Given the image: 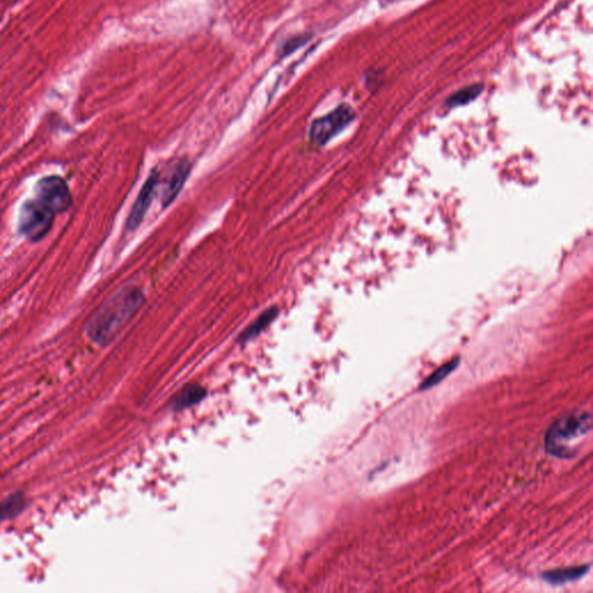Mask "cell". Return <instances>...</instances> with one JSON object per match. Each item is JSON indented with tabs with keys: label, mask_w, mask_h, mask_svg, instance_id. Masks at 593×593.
<instances>
[{
	"label": "cell",
	"mask_w": 593,
	"mask_h": 593,
	"mask_svg": "<svg viewBox=\"0 0 593 593\" xmlns=\"http://www.w3.org/2000/svg\"><path fill=\"white\" fill-rule=\"evenodd\" d=\"M144 296L137 287L128 285L103 304L87 327L88 338L99 346H107L119 334L143 306Z\"/></svg>",
	"instance_id": "cell-1"
},
{
	"label": "cell",
	"mask_w": 593,
	"mask_h": 593,
	"mask_svg": "<svg viewBox=\"0 0 593 593\" xmlns=\"http://www.w3.org/2000/svg\"><path fill=\"white\" fill-rule=\"evenodd\" d=\"M592 427L590 412L576 410L563 416L547 431L545 445L547 452L557 458H570L574 456L572 447L574 442L589 434Z\"/></svg>",
	"instance_id": "cell-2"
},
{
	"label": "cell",
	"mask_w": 593,
	"mask_h": 593,
	"mask_svg": "<svg viewBox=\"0 0 593 593\" xmlns=\"http://www.w3.org/2000/svg\"><path fill=\"white\" fill-rule=\"evenodd\" d=\"M56 215L36 198L22 203L19 213V232L31 242H38L49 235Z\"/></svg>",
	"instance_id": "cell-3"
},
{
	"label": "cell",
	"mask_w": 593,
	"mask_h": 593,
	"mask_svg": "<svg viewBox=\"0 0 593 593\" xmlns=\"http://www.w3.org/2000/svg\"><path fill=\"white\" fill-rule=\"evenodd\" d=\"M35 198L56 215L65 213L72 206L69 186L58 175H48L40 178L35 186Z\"/></svg>",
	"instance_id": "cell-4"
},
{
	"label": "cell",
	"mask_w": 593,
	"mask_h": 593,
	"mask_svg": "<svg viewBox=\"0 0 593 593\" xmlns=\"http://www.w3.org/2000/svg\"><path fill=\"white\" fill-rule=\"evenodd\" d=\"M355 116V110L349 105H341L331 113L312 123L309 130V141L316 146H324L353 122Z\"/></svg>",
	"instance_id": "cell-5"
},
{
	"label": "cell",
	"mask_w": 593,
	"mask_h": 593,
	"mask_svg": "<svg viewBox=\"0 0 593 593\" xmlns=\"http://www.w3.org/2000/svg\"><path fill=\"white\" fill-rule=\"evenodd\" d=\"M159 180L160 173L154 169L141 187L137 200L134 202L132 211L129 213L127 225H125L128 231H134L141 225L144 217L146 215L147 210L152 203L154 193H156V187L159 184Z\"/></svg>",
	"instance_id": "cell-6"
},
{
	"label": "cell",
	"mask_w": 593,
	"mask_h": 593,
	"mask_svg": "<svg viewBox=\"0 0 593 593\" xmlns=\"http://www.w3.org/2000/svg\"><path fill=\"white\" fill-rule=\"evenodd\" d=\"M191 163L187 159H181L173 166L172 171L166 178L165 188H164L163 196H161L164 209L171 205L176 196L180 194L184 183L187 181L188 176L191 174Z\"/></svg>",
	"instance_id": "cell-7"
},
{
	"label": "cell",
	"mask_w": 593,
	"mask_h": 593,
	"mask_svg": "<svg viewBox=\"0 0 593 593\" xmlns=\"http://www.w3.org/2000/svg\"><path fill=\"white\" fill-rule=\"evenodd\" d=\"M589 572H590V565H584L579 567H572V568L557 569V570L543 572V578L550 584L561 585L569 582L578 581Z\"/></svg>",
	"instance_id": "cell-8"
},
{
	"label": "cell",
	"mask_w": 593,
	"mask_h": 593,
	"mask_svg": "<svg viewBox=\"0 0 593 593\" xmlns=\"http://www.w3.org/2000/svg\"><path fill=\"white\" fill-rule=\"evenodd\" d=\"M277 307L274 306L266 309L265 312L260 314L259 318L256 319L255 321L250 327L247 328L246 331L241 333L240 336H239V342L244 343V342H247V341L252 340V338L257 336L260 333H262L277 318Z\"/></svg>",
	"instance_id": "cell-9"
},
{
	"label": "cell",
	"mask_w": 593,
	"mask_h": 593,
	"mask_svg": "<svg viewBox=\"0 0 593 593\" xmlns=\"http://www.w3.org/2000/svg\"><path fill=\"white\" fill-rule=\"evenodd\" d=\"M26 508V498L23 493H16L0 501V520H9L16 518Z\"/></svg>",
	"instance_id": "cell-10"
},
{
	"label": "cell",
	"mask_w": 593,
	"mask_h": 593,
	"mask_svg": "<svg viewBox=\"0 0 593 593\" xmlns=\"http://www.w3.org/2000/svg\"><path fill=\"white\" fill-rule=\"evenodd\" d=\"M205 394L206 392L203 388H201L198 385H191L183 388L181 393L175 397L173 407L176 410H186L188 407L194 406L200 402L201 400L205 397Z\"/></svg>",
	"instance_id": "cell-11"
},
{
	"label": "cell",
	"mask_w": 593,
	"mask_h": 593,
	"mask_svg": "<svg viewBox=\"0 0 593 593\" xmlns=\"http://www.w3.org/2000/svg\"><path fill=\"white\" fill-rule=\"evenodd\" d=\"M460 358L459 357H456V358L451 359L450 362H447V364L440 366L432 375H429L428 378L422 383L421 386H420V390H430V388H434L436 385L440 384L444 379L447 378L458 368Z\"/></svg>",
	"instance_id": "cell-12"
},
{
	"label": "cell",
	"mask_w": 593,
	"mask_h": 593,
	"mask_svg": "<svg viewBox=\"0 0 593 593\" xmlns=\"http://www.w3.org/2000/svg\"><path fill=\"white\" fill-rule=\"evenodd\" d=\"M482 88L484 87L480 84L471 85L469 87L462 88V90L449 97L447 106L452 107V108L453 107L465 106L480 95Z\"/></svg>",
	"instance_id": "cell-13"
}]
</instances>
